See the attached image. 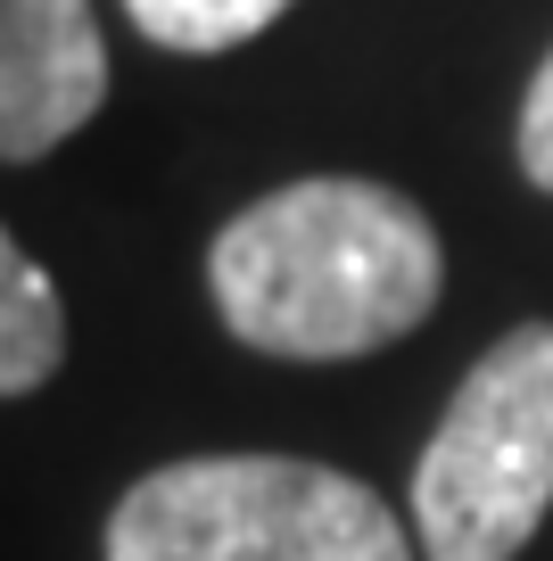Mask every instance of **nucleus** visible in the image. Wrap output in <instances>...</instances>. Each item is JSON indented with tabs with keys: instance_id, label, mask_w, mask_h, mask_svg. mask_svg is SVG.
<instances>
[{
	"instance_id": "nucleus-7",
	"label": "nucleus",
	"mask_w": 553,
	"mask_h": 561,
	"mask_svg": "<svg viewBox=\"0 0 553 561\" xmlns=\"http://www.w3.org/2000/svg\"><path fill=\"white\" fill-rule=\"evenodd\" d=\"M520 174L537 191H553V50L529 75V100H520Z\"/></svg>"
},
{
	"instance_id": "nucleus-1",
	"label": "nucleus",
	"mask_w": 553,
	"mask_h": 561,
	"mask_svg": "<svg viewBox=\"0 0 553 561\" xmlns=\"http://www.w3.org/2000/svg\"><path fill=\"white\" fill-rule=\"evenodd\" d=\"M207 289L240 347L290 364H347L430 322L447 289V248L405 191L314 174L264 191L215 231Z\"/></svg>"
},
{
	"instance_id": "nucleus-2",
	"label": "nucleus",
	"mask_w": 553,
	"mask_h": 561,
	"mask_svg": "<svg viewBox=\"0 0 553 561\" xmlns=\"http://www.w3.org/2000/svg\"><path fill=\"white\" fill-rule=\"evenodd\" d=\"M108 561H414L363 479L306 455H191L124 488Z\"/></svg>"
},
{
	"instance_id": "nucleus-4",
	"label": "nucleus",
	"mask_w": 553,
	"mask_h": 561,
	"mask_svg": "<svg viewBox=\"0 0 553 561\" xmlns=\"http://www.w3.org/2000/svg\"><path fill=\"white\" fill-rule=\"evenodd\" d=\"M108 100V42L91 0H0V158L34 165Z\"/></svg>"
},
{
	"instance_id": "nucleus-3",
	"label": "nucleus",
	"mask_w": 553,
	"mask_h": 561,
	"mask_svg": "<svg viewBox=\"0 0 553 561\" xmlns=\"http://www.w3.org/2000/svg\"><path fill=\"white\" fill-rule=\"evenodd\" d=\"M553 512V322L504 331L463 371L414 462L421 561H512Z\"/></svg>"
},
{
	"instance_id": "nucleus-6",
	"label": "nucleus",
	"mask_w": 553,
	"mask_h": 561,
	"mask_svg": "<svg viewBox=\"0 0 553 561\" xmlns=\"http://www.w3.org/2000/svg\"><path fill=\"white\" fill-rule=\"evenodd\" d=\"M281 9H290V0H124V18H133L157 50H182V58L240 50V42H257Z\"/></svg>"
},
{
	"instance_id": "nucleus-5",
	"label": "nucleus",
	"mask_w": 553,
	"mask_h": 561,
	"mask_svg": "<svg viewBox=\"0 0 553 561\" xmlns=\"http://www.w3.org/2000/svg\"><path fill=\"white\" fill-rule=\"evenodd\" d=\"M58 355H67V306H58V280L0 231V397L42 388L58 371Z\"/></svg>"
}]
</instances>
